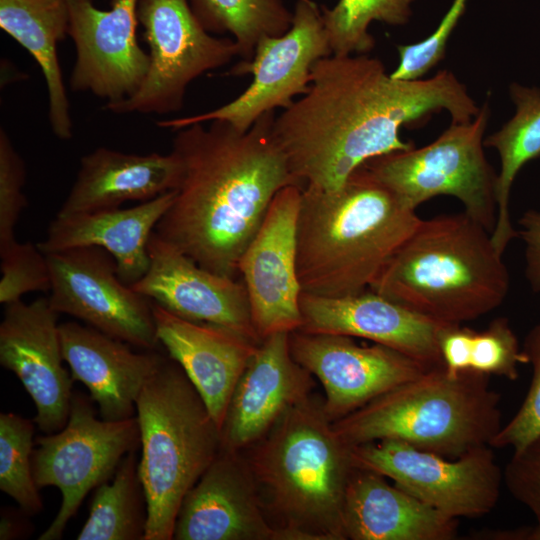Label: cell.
Segmentation results:
<instances>
[{
	"mask_svg": "<svg viewBox=\"0 0 540 540\" xmlns=\"http://www.w3.org/2000/svg\"><path fill=\"white\" fill-rule=\"evenodd\" d=\"M441 110L454 123L480 110L451 71L396 80L377 58L331 54L313 65L307 92L275 117L273 134L304 186L333 191L367 161L414 147L401 127Z\"/></svg>",
	"mask_w": 540,
	"mask_h": 540,
	"instance_id": "6da1fadb",
	"label": "cell"
},
{
	"mask_svg": "<svg viewBox=\"0 0 540 540\" xmlns=\"http://www.w3.org/2000/svg\"><path fill=\"white\" fill-rule=\"evenodd\" d=\"M275 117L267 112L246 131L220 120L197 123L172 141L182 176L154 232L216 274L237 279L238 261L274 196L304 187L275 140Z\"/></svg>",
	"mask_w": 540,
	"mask_h": 540,
	"instance_id": "7a4b0ae2",
	"label": "cell"
},
{
	"mask_svg": "<svg viewBox=\"0 0 540 540\" xmlns=\"http://www.w3.org/2000/svg\"><path fill=\"white\" fill-rule=\"evenodd\" d=\"M420 221L363 166L336 190L303 187L296 234L302 292L338 297L369 289Z\"/></svg>",
	"mask_w": 540,
	"mask_h": 540,
	"instance_id": "3957f363",
	"label": "cell"
},
{
	"mask_svg": "<svg viewBox=\"0 0 540 540\" xmlns=\"http://www.w3.org/2000/svg\"><path fill=\"white\" fill-rule=\"evenodd\" d=\"M240 452L267 519L286 540H346L343 505L354 465L323 400L312 394L291 406Z\"/></svg>",
	"mask_w": 540,
	"mask_h": 540,
	"instance_id": "277c9868",
	"label": "cell"
},
{
	"mask_svg": "<svg viewBox=\"0 0 540 540\" xmlns=\"http://www.w3.org/2000/svg\"><path fill=\"white\" fill-rule=\"evenodd\" d=\"M509 285L491 232L463 211L421 220L369 289L430 319L462 324L499 307Z\"/></svg>",
	"mask_w": 540,
	"mask_h": 540,
	"instance_id": "5b68a950",
	"label": "cell"
},
{
	"mask_svg": "<svg viewBox=\"0 0 540 540\" xmlns=\"http://www.w3.org/2000/svg\"><path fill=\"white\" fill-rule=\"evenodd\" d=\"M490 376L427 369L332 423L347 446L393 439L447 458L491 444L502 427Z\"/></svg>",
	"mask_w": 540,
	"mask_h": 540,
	"instance_id": "8992f818",
	"label": "cell"
},
{
	"mask_svg": "<svg viewBox=\"0 0 540 540\" xmlns=\"http://www.w3.org/2000/svg\"><path fill=\"white\" fill-rule=\"evenodd\" d=\"M139 477L147 502L144 540L173 539L187 492L221 449L220 428L182 368L163 360L137 402Z\"/></svg>",
	"mask_w": 540,
	"mask_h": 540,
	"instance_id": "52a82bcc",
	"label": "cell"
},
{
	"mask_svg": "<svg viewBox=\"0 0 540 540\" xmlns=\"http://www.w3.org/2000/svg\"><path fill=\"white\" fill-rule=\"evenodd\" d=\"M489 116L486 102L471 121L452 122L432 143L378 156L362 166L407 208L416 211L436 196H453L492 233L497 218V174L483 150Z\"/></svg>",
	"mask_w": 540,
	"mask_h": 540,
	"instance_id": "ba28073f",
	"label": "cell"
},
{
	"mask_svg": "<svg viewBox=\"0 0 540 540\" xmlns=\"http://www.w3.org/2000/svg\"><path fill=\"white\" fill-rule=\"evenodd\" d=\"M87 395L74 392L66 425L58 432L37 436L32 471L39 489H59L58 513L38 537L59 540L87 494L113 477L121 460L140 448L136 416L108 421L97 417Z\"/></svg>",
	"mask_w": 540,
	"mask_h": 540,
	"instance_id": "9c48e42d",
	"label": "cell"
},
{
	"mask_svg": "<svg viewBox=\"0 0 540 540\" xmlns=\"http://www.w3.org/2000/svg\"><path fill=\"white\" fill-rule=\"evenodd\" d=\"M137 16L149 46V69L133 96L104 105L113 113L177 112L193 80L238 56L235 41L206 31L189 0H139Z\"/></svg>",
	"mask_w": 540,
	"mask_h": 540,
	"instance_id": "30bf717a",
	"label": "cell"
},
{
	"mask_svg": "<svg viewBox=\"0 0 540 540\" xmlns=\"http://www.w3.org/2000/svg\"><path fill=\"white\" fill-rule=\"evenodd\" d=\"M332 54L321 10L311 0H297L290 29L281 36L265 37L250 60H241L226 76L252 74L250 85L234 100L192 116L161 120L157 126L179 130L220 120L240 131L248 130L262 115L290 106L307 92L313 65Z\"/></svg>",
	"mask_w": 540,
	"mask_h": 540,
	"instance_id": "8fae6325",
	"label": "cell"
},
{
	"mask_svg": "<svg viewBox=\"0 0 540 540\" xmlns=\"http://www.w3.org/2000/svg\"><path fill=\"white\" fill-rule=\"evenodd\" d=\"M354 466L377 472L442 514L478 518L497 505L503 471L489 445L447 458L383 439L349 447Z\"/></svg>",
	"mask_w": 540,
	"mask_h": 540,
	"instance_id": "7c38bea8",
	"label": "cell"
},
{
	"mask_svg": "<svg viewBox=\"0 0 540 540\" xmlns=\"http://www.w3.org/2000/svg\"><path fill=\"white\" fill-rule=\"evenodd\" d=\"M50 306L111 337L144 350L160 344L153 302L125 284L110 253L88 246L45 254Z\"/></svg>",
	"mask_w": 540,
	"mask_h": 540,
	"instance_id": "4fadbf2b",
	"label": "cell"
},
{
	"mask_svg": "<svg viewBox=\"0 0 540 540\" xmlns=\"http://www.w3.org/2000/svg\"><path fill=\"white\" fill-rule=\"evenodd\" d=\"M302 188L289 185L273 198L257 232L238 261L260 338L299 330L302 289L297 274V219Z\"/></svg>",
	"mask_w": 540,
	"mask_h": 540,
	"instance_id": "5bb4252c",
	"label": "cell"
},
{
	"mask_svg": "<svg viewBox=\"0 0 540 540\" xmlns=\"http://www.w3.org/2000/svg\"><path fill=\"white\" fill-rule=\"evenodd\" d=\"M293 358L321 383L323 410L332 423L429 368L382 344L360 345L353 337L296 330Z\"/></svg>",
	"mask_w": 540,
	"mask_h": 540,
	"instance_id": "9a60e30c",
	"label": "cell"
},
{
	"mask_svg": "<svg viewBox=\"0 0 540 540\" xmlns=\"http://www.w3.org/2000/svg\"><path fill=\"white\" fill-rule=\"evenodd\" d=\"M68 35L76 50L70 87L118 102L133 96L147 75L150 58L138 44L139 0H113L109 10L91 0H67Z\"/></svg>",
	"mask_w": 540,
	"mask_h": 540,
	"instance_id": "2e32d148",
	"label": "cell"
},
{
	"mask_svg": "<svg viewBox=\"0 0 540 540\" xmlns=\"http://www.w3.org/2000/svg\"><path fill=\"white\" fill-rule=\"evenodd\" d=\"M57 318L48 298H38L5 305L0 323V364L21 381L35 405L33 421L45 434L66 425L74 393Z\"/></svg>",
	"mask_w": 540,
	"mask_h": 540,
	"instance_id": "e0dca14e",
	"label": "cell"
},
{
	"mask_svg": "<svg viewBox=\"0 0 540 540\" xmlns=\"http://www.w3.org/2000/svg\"><path fill=\"white\" fill-rule=\"evenodd\" d=\"M300 312V331L363 338L427 367L443 365L440 338L451 324L423 316L370 289L338 297L302 292Z\"/></svg>",
	"mask_w": 540,
	"mask_h": 540,
	"instance_id": "ac0fdd59",
	"label": "cell"
},
{
	"mask_svg": "<svg viewBox=\"0 0 540 540\" xmlns=\"http://www.w3.org/2000/svg\"><path fill=\"white\" fill-rule=\"evenodd\" d=\"M149 266L131 287L182 318L232 328L258 341L243 282L211 272L152 233Z\"/></svg>",
	"mask_w": 540,
	"mask_h": 540,
	"instance_id": "d6986e66",
	"label": "cell"
},
{
	"mask_svg": "<svg viewBox=\"0 0 540 540\" xmlns=\"http://www.w3.org/2000/svg\"><path fill=\"white\" fill-rule=\"evenodd\" d=\"M175 540H286L267 519L240 451L220 449L179 508Z\"/></svg>",
	"mask_w": 540,
	"mask_h": 540,
	"instance_id": "ffe728a7",
	"label": "cell"
},
{
	"mask_svg": "<svg viewBox=\"0 0 540 540\" xmlns=\"http://www.w3.org/2000/svg\"><path fill=\"white\" fill-rule=\"evenodd\" d=\"M289 335L274 333L260 341L231 396L220 429L222 449H246L312 395L313 375L293 358Z\"/></svg>",
	"mask_w": 540,
	"mask_h": 540,
	"instance_id": "44dd1931",
	"label": "cell"
},
{
	"mask_svg": "<svg viewBox=\"0 0 540 540\" xmlns=\"http://www.w3.org/2000/svg\"><path fill=\"white\" fill-rule=\"evenodd\" d=\"M157 337L221 429L233 391L260 341L232 328L177 316L153 302Z\"/></svg>",
	"mask_w": 540,
	"mask_h": 540,
	"instance_id": "7402d4cb",
	"label": "cell"
},
{
	"mask_svg": "<svg viewBox=\"0 0 540 540\" xmlns=\"http://www.w3.org/2000/svg\"><path fill=\"white\" fill-rule=\"evenodd\" d=\"M59 334L71 376L88 388L100 418L136 416L138 396L165 357L155 350L134 352L130 344L77 322L59 324Z\"/></svg>",
	"mask_w": 540,
	"mask_h": 540,
	"instance_id": "603a6c76",
	"label": "cell"
},
{
	"mask_svg": "<svg viewBox=\"0 0 540 540\" xmlns=\"http://www.w3.org/2000/svg\"><path fill=\"white\" fill-rule=\"evenodd\" d=\"M343 528L350 540H452L458 520L385 476L354 466L345 492Z\"/></svg>",
	"mask_w": 540,
	"mask_h": 540,
	"instance_id": "cb8c5ba5",
	"label": "cell"
},
{
	"mask_svg": "<svg viewBox=\"0 0 540 540\" xmlns=\"http://www.w3.org/2000/svg\"><path fill=\"white\" fill-rule=\"evenodd\" d=\"M176 190L130 208L57 216L37 245L44 254L77 247H100L112 255L119 278L131 286L149 266L148 242L171 206Z\"/></svg>",
	"mask_w": 540,
	"mask_h": 540,
	"instance_id": "d4e9b609",
	"label": "cell"
},
{
	"mask_svg": "<svg viewBox=\"0 0 540 540\" xmlns=\"http://www.w3.org/2000/svg\"><path fill=\"white\" fill-rule=\"evenodd\" d=\"M182 163L174 153L131 154L99 147L80 159L76 179L57 216L118 208L175 190Z\"/></svg>",
	"mask_w": 540,
	"mask_h": 540,
	"instance_id": "484cf974",
	"label": "cell"
},
{
	"mask_svg": "<svg viewBox=\"0 0 540 540\" xmlns=\"http://www.w3.org/2000/svg\"><path fill=\"white\" fill-rule=\"evenodd\" d=\"M67 0H0V27L38 63L48 91V118L60 140L72 138L70 103L66 94L57 43L68 35Z\"/></svg>",
	"mask_w": 540,
	"mask_h": 540,
	"instance_id": "4316f807",
	"label": "cell"
},
{
	"mask_svg": "<svg viewBox=\"0 0 540 540\" xmlns=\"http://www.w3.org/2000/svg\"><path fill=\"white\" fill-rule=\"evenodd\" d=\"M510 97L516 108L514 116L484 140V146L496 149L500 159L496 180L497 218L491 238L501 254L518 235L509 211L512 185L522 167L540 156V88L512 83Z\"/></svg>",
	"mask_w": 540,
	"mask_h": 540,
	"instance_id": "83f0119b",
	"label": "cell"
},
{
	"mask_svg": "<svg viewBox=\"0 0 540 540\" xmlns=\"http://www.w3.org/2000/svg\"><path fill=\"white\" fill-rule=\"evenodd\" d=\"M136 451L119 463L111 481L95 488L78 540H144L148 511Z\"/></svg>",
	"mask_w": 540,
	"mask_h": 540,
	"instance_id": "f1b7e54d",
	"label": "cell"
},
{
	"mask_svg": "<svg viewBox=\"0 0 540 540\" xmlns=\"http://www.w3.org/2000/svg\"><path fill=\"white\" fill-rule=\"evenodd\" d=\"M191 8L209 33H229L238 56L250 60L259 41L281 36L292 25L293 12L281 0H189Z\"/></svg>",
	"mask_w": 540,
	"mask_h": 540,
	"instance_id": "f546056e",
	"label": "cell"
},
{
	"mask_svg": "<svg viewBox=\"0 0 540 540\" xmlns=\"http://www.w3.org/2000/svg\"><path fill=\"white\" fill-rule=\"evenodd\" d=\"M413 1L339 0L331 9L322 6V20L332 54H368L375 47V39L368 32L370 23H407Z\"/></svg>",
	"mask_w": 540,
	"mask_h": 540,
	"instance_id": "4dcf8cb0",
	"label": "cell"
},
{
	"mask_svg": "<svg viewBox=\"0 0 540 540\" xmlns=\"http://www.w3.org/2000/svg\"><path fill=\"white\" fill-rule=\"evenodd\" d=\"M35 425L13 412L0 414V490L30 516L43 509L32 471Z\"/></svg>",
	"mask_w": 540,
	"mask_h": 540,
	"instance_id": "1f68e13d",
	"label": "cell"
},
{
	"mask_svg": "<svg viewBox=\"0 0 540 540\" xmlns=\"http://www.w3.org/2000/svg\"><path fill=\"white\" fill-rule=\"evenodd\" d=\"M526 363V355L507 318L493 319L483 331L470 329L467 371L514 381L519 365Z\"/></svg>",
	"mask_w": 540,
	"mask_h": 540,
	"instance_id": "d6a6232c",
	"label": "cell"
},
{
	"mask_svg": "<svg viewBox=\"0 0 540 540\" xmlns=\"http://www.w3.org/2000/svg\"><path fill=\"white\" fill-rule=\"evenodd\" d=\"M522 348L532 367L530 387L517 412L490 444L492 448H511L513 453L540 438V324L528 332Z\"/></svg>",
	"mask_w": 540,
	"mask_h": 540,
	"instance_id": "836d02e7",
	"label": "cell"
},
{
	"mask_svg": "<svg viewBox=\"0 0 540 540\" xmlns=\"http://www.w3.org/2000/svg\"><path fill=\"white\" fill-rule=\"evenodd\" d=\"M0 257V303L7 305L21 300L29 292L50 290L47 257L38 245L18 242Z\"/></svg>",
	"mask_w": 540,
	"mask_h": 540,
	"instance_id": "e575fe53",
	"label": "cell"
},
{
	"mask_svg": "<svg viewBox=\"0 0 540 540\" xmlns=\"http://www.w3.org/2000/svg\"><path fill=\"white\" fill-rule=\"evenodd\" d=\"M25 163L3 127L0 129V254L18 241L15 226L27 206Z\"/></svg>",
	"mask_w": 540,
	"mask_h": 540,
	"instance_id": "d590c367",
	"label": "cell"
},
{
	"mask_svg": "<svg viewBox=\"0 0 540 540\" xmlns=\"http://www.w3.org/2000/svg\"><path fill=\"white\" fill-rule=\"evenodd\" d=\"M467 0H454L437 29L424 40L398 45L400 61L390 74L396 80H418L445 56L448 39L463 15Z\"/></svg>",
	"mask_w": 540,
	"mask_h": 540,
	"instance_id": "8d00e7d4",
	"label": "cell"
},
{
	"mask_svg": "<svg viewBox=\"0 0 540 540\" xmlns=\"http://www.w3.org/2000/svg\"><path fill=\"white\" fill-rule=\"evenodd\" d=\"M509 493L540 519V438L513 453L503 470Z\"/></svg>",
	"mask_w": 540,
	"mask_h": 540,
	"instance_id": "74e56055",
	"label": "cell"
},
{
	"mask_svg": "<svg viewBox=\"0 0 540 540\" xmlns=\"http://www.w3.org/2000/svg\"><path fill=\"white\" fill-rule=\"evenodd\" d=\"M518 236L524 243L525 278L534 293L540 292V211L528 210L519 219Z\"/></svg>",
	"mask_w": 540,
	"mask_h": 540,
	"instance_id": "f35d334b",
	"label": "cell"
},
{
	"mask_svg": "<svg viewBox=\"0 0 540 540\" xmlns=\"http://www.w3.org/2000/svg\"><path fill=\"white\" fill-rule=\"evenodd\" d=\"M30 515L22 509L2 508L0 517V539L14 540L24 539L33 532V525L29 520Z\"/></svg>",
	"mask_w": 540,
	"mask_h": 540,
	"instance_id": "ab89813d",
	"label": "cell"
},
{
	"mask_svg": "<svg viewBox=\"0 0 540 540\" xmlns=\"http://www.w3.org/2000/svg\"><path fill=\"white\" fill-rule=\"evenodd\" d=\"M473 539L488 540H540V519L536 524L512 529H484L475 532Z\"/></svg>",
	"mask_w": 540,
	"mask_h": 540,
	"instance_id": "60d3db41",
	"label": "cell"
}]
</instances>
